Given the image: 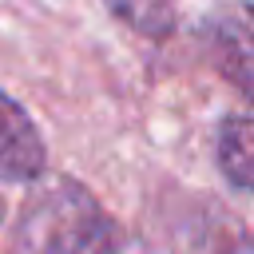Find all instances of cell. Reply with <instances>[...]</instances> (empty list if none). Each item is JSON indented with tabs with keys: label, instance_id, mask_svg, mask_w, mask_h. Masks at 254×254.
Returning a JSON list of instances; mask_svg holds the SVG:
<instances>
[{
	"label": "cell",
	"instance_id": "obj_5",
	"mask_svg": "<svg viewBox=\"0 0 254 254\" xmlns=\"http://www.w3.org/2000/svg\"><path fill=\"white\" fill-rule=\"evenodd\" d=\"M218 167L222 175L254 194V115H230L218 127Z\"/></svg>",
	"mask_w": 254,
	"mask_h": 254
},
{
	"label": "cell",
	"instance_id": "obj_6",
	"mask_svg": "<svg viewBox=\"0 0 254 254\" xmlns=\"http://www.w3.org/2000/svg\"><path fill=\"white\" fill-rule=\"evenodd\" d=\"M131 32L147 40H163L175 28V0H103Z\"/></svg>",
	"mask_w": 254,
	"mask_h": 254
},
{
	"label": "cell",
	"instance_id": "obj_2",
	"mask_svg": "<svg viewBox=\"0 0 254 254\" xmlns=\"http://www.w3.org/2000/svg\"><path fill=\"white\" fill-rule=\"evenodd\" d=\"M202 44L214 71L254 103V0L214 8L202 24Z\"/></svg>",
	"mask_w": 254,
	"mask_h": 254
},
{
	"label": "cell",
	"instance_id": "obj_3",
	"mask_svg": "<svg viewBox=\"0 0 254 254\" xmlns=\"http://www.w3.org/2000/svg\"><path fill=\"white\" fill-rule=\"evenodd\" d=\"M44 139L32 123V115L0 91V222L8 214V190L28 187L32 179L44 175Z\"/></svg>",
	"mask_w": 254,
	"mask_h": 254
},
{
	"label": "cell",
	"instance_id": "obj_4",
	"mask_svg": "<svg viewBox=\"0 0 254 254\" xmlns=\"http://www.w3.org/2000/svg\"><path fill=\"white\" fill-rule=\"evenodd\" d=\"M171 254H254V234L226 210L206 202L175 218Z\"/></svg>",
	"mask_w": 254,
	"mask_h": 254
},
{
	"label": "cell",
	"instance_id": "obj_1",
	"mask_svg": "<svg viewBox=\"0 0 254 254\" xmlns=\"http://www.w3.org/2000/svg\"><path fill=\"white\" fill-rule=\"evenodd\" d=\"M20 202L0 254H119L123 234L87 187L67 175H40Z\"/></svg>",
	"mask_w": 254,
	"mask_h": 254
}]
</instances>
